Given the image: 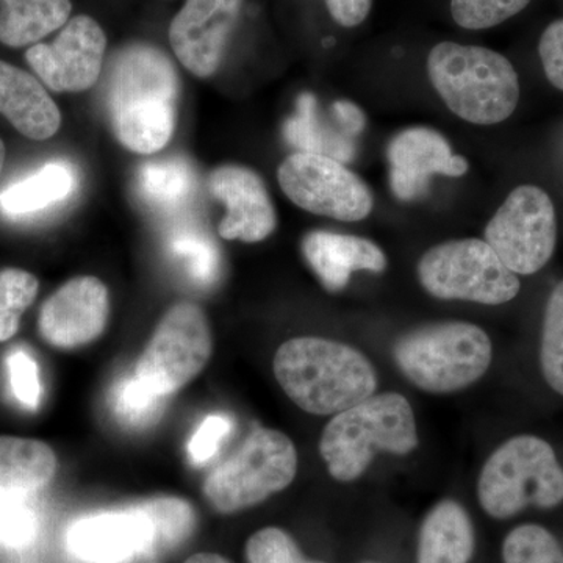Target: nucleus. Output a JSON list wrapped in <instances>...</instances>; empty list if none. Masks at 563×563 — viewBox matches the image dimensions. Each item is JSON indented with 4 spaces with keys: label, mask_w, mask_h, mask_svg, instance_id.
I'll list each match as a JSON object with an SVG mask.
<instances>
[{
    "label": "nucleus",
    "mask_w": 563,
    "mask_h": 563,
    "mask_svg": "<svg viewBox=\"0 0 563 563\" xmlns=\"http://www.w3.org/2000/svg\"><path fill=\"white\" fill-rule=\"evenodd\" d=\"M179 76L166 52L150 43L121 47L109 65L107 107L114 135L135 154L162 151L176 129Z\"/></svg>",
    "instance_id": "nucleus-1"
},
{
    "label": "nucleus",
    "mask_w": 563,
    "mask_h": 563,
    "mask_svg": "<svg viewBox=\"0 0 563 563\" xmlns=\"http://www.w3.org/2000/svg\"><path fill=\"white\" fill-rule=\"evenodd\" d=\"M273 372L285 395L317 417L343 412L379 388V374L365 352L324 336H296L282 343Z\"/></svg>",
    "instance_id": "nucleus-2"
},
{
    "label": "nucleus",
    "mask_w": 563,
    "mask_h": 563,
    "mask_svg": "<svg viewBox=\"0 0 563 563\" xmlns=\"http://www.w3.org/2000/svg\"><path fill=\"white\" fill-rule=\"evenodd\" d=\"M417 415L399 391L374 393L333 415L320 439V455L333 481H361L379 455L407 457L420 448Z\"/></svg>",
    "instance_id": "nucleus-3"
},
{
    "label": "nucleus",
    "mask_w": 563,
    "mask_h": 563,
    "mask_svg": "<svg viewBox=\"0 0 563 563\" xmlns=\"http://www.w3.org/2000/svg\"><path fill=\"white\" fill-rule=\"evenodd\" d=\"M493 342L470 321L424 322L395 340L391 357L407 383L433 396L455 395L484 379L493 363Z\"/></svg>",
    "instance_id": "nucleus-4"
},
{
    "label": "nucleus",
    "mask_w": 563,
    "mask_h": 563,
    "mask_svg": "<svg viewBox=\"0 0 563 563\" xmlns=\"http://www.w3.org/2000/svg\"><path fill=\"white\" fill-rule=\"evenodd\" d=\"M476 495L483 512L496 521L528 509H558L563 504V463L543 437L518 433L488 455Z\"/></svg>",
    "instance_id": "nucleus-5"
},
{
    "label": "nucleus",
    "mask_w": 563,
    "mask_h": 563,
    "mask_svg": "<svg viewBox=\"0 0 563 563\" xmlns=\"http://www.w3.org/2000/svg\"><path fill=\"white\" fill-rule=\"evenodd\" d=\"M428 74L448 109L472 124H499L520 101L512 63L487 47L443 41L429 52Z\"/></svg>",
    "instance_id": "nucleus-6"
},
{
    "label": "nucleus",
    "mask_w": 563,
    "mask_h": 563,
    "mask_svg": "<svg viewBox=\"0 0 563 563\" xmlns=\"http://www.w3.org/2000/svg\"><path fill=\"white\" fill-rule=\"evenodd\" d=\"M298 468V450L290 437L255 428L235 453L211 470L203 495L220 514L243 512L290 487Z\"/></svg>",
    "instance_id": "nucleus-7"
},
{
    "label": "nucleus",
    "mask_w": 563,
    "mask_h": 563,
    "mask_svg": "<svg viewBox=\"0 0 563 563\" xmlns=\"http://www.w3.org/2000/svg\"><path fill=\"white\" fill-rule=\"evenodd\" d=\"M418 280L432 298L503 306L521 291L520 277L479 239L450 240L432 246L417 265Z\"/></svg>",
    "instance_id": "nucleus-8"
},
{
    "label": "nucleus",
    "mask_w": 563,
    "mask_h": 563,
    "mask_svg": "<svg viewBox=\"0 0 563 563\" xmlns=\"http://www.w3.org/2000/svg\"><path fill=\"white\" fill-rule=\"evenodd\" d=\"M211 350L209 320L201 307L179 302L158 322L133 374L151 391L169 396L206 368Z\"/></svg>",
    "instance_id": "nucleus-9"
},
{
    "label": "nucleus",
    "mask_w": 563,
    "mask_h": 563,
    "mask_svg": "<svg viewBox=\"0 0 563 563\" xmlns=\"http://www.w3.org/2000/svg\"><path fill=\"white\" fill-rule=\"evenodd\" d=\"M485 243L517 276L542 272L558 244V218L550 195L536 185H520L485 225Z\"/></svg>",
    "instance_id": "nucleus-10"
},
{
    "label": "nucleus",
    "mask_w": 563,
    "mask_h": 563,
    "mask_svg": "<svg viewBox=\"0 0 563 563\" xmlns=\"http://www.w3.org/2000/svg\"><path fill=\"white\" fill-rule=\"evenodd\" d=\"M282 191L299 209L344 222L365 220L374 209L372 188L342 162L295 152L279 166Z\"/></svg>",
    "instance_id": "nucleus-11"
},
{
    "label": "nucleus",
    "mask_w": 563,
    "mask_h": 563,
    "mask_svg": "<svg viewBox=\"0 0 563 563\" xmlns=\"http://www.w3.org/2000/svg\"><path fill=\"white\" fill-rule=\"evenodd\" d=\"M106 51L107 35L99 22L79 14L52 43L33 44L25 60L51 91L81 92L99 80Z\"/></svg>",
    "instance_id": "nucleus-12"
},
{
    "label": "nucleus",
    "mask_w": 563,
    "mask_h": 563,
    "mask_svg": "<svg viewBox=\"0 0 563 563\" xmlns=\"http://www.w3.org/2000/svg\"><path fill=\"white\" fill-rule=\"evenodd\" d=\"M243 0H187L169 25V43L177 60L201 79L220 69Z\"/></svg>",
    "instance_id": "nucleus-13"
},
{
    "label": "nucleus",
    "mask_w": 563,
    "mask_h": 563,
    "mask_svg": "<svg viewBox=\"0 0 563 563\" xmlns=\"http://www.w3.org/2000/svg\"><path fill=\"white\" fill-rule=\"evenodd\" d=\"M109 314L106 284L98 277H74L41 306L38 331L51 346L74 350L99 339Z\"/></svg>",
    "instance_id": "nucleus-14"
},
{
    "label": "nucleus",
    "mask_w": 563,
    "mask_h": 563,
    "mask_svg": "<svg viewBox=\"0 0 563 563\" xmlns=\"http://www.w3.org/2000/svg\"><path fill=\"white\" fill-rule=\"evenodd\" d=\"M388 165L393 195L399 201L421 198L432 176L462 177L468 172V161L454 154L442 133L429 128H410L388 144Z\"/></svg>",
    "instance_id": "nucleus-15"
},
{
    "label": "nucleus",
    "mask_w": 563,
    "mask_h": 563,
    "mask_svg": "<svg viewBox=\"0 0 563 563\" xmlns=\"http://www.w3.org/2000/svg\"><path fill=\"white\" fill-rule=\"evenodd\" d=\"M209 190L228 211L220 224L222 239L258 243L276 231L277 217L272 196L254 169L222 165L210 174Z\"/></svg>",
    "instance_id": "nucleus-16"
},
{
    "label": "nucleus",
    "mask_w": 563,
    "mask_h": 563,
    "mask_svg": "<svg viewBox=\"0 0 563 563\" xmlns=\"http://www.w3.org/2000/svg\"><path fill=\"white\" fill-rule=\"evenodd\" d=\"M150 521L139 507L90 515L74 521L66 547L85 563H129L151 554Z\"/></svg>",
    "instance_id": "nucleus-17"
},
{
    "label": "nucleus",
    "mask_w": 563,
    "mask_h": 563,
    "mask_svg": "<svg viewBox=\"0 0 563 563\" xmlns=\"http://www.w3.org/2000/svg\"><path fill=\"white\" fill-rule=\"evenodd\" d=\"M302 255L322 287L331 292L344 290L358 272L384 273L388 258L379 244L357 235L313 231L303 236Z\"/></svg>",
    "instance_id": "nucleus-18"
},
{
    "label": "nucleus",
    "mask_w": 563,
    "mask_h": 563,
    "mask_svg": "<svg viewBox=\"0 0 563 563\" xmlns=\"http://www.w3.org/2000/svg\"><path fill=\"white\" fill-rule=\"evenodd\" d=\"M0 113L27 139H52L62 113L43 84L32 74L0 60Z\"/></svg>",
    "instance_id": "nucleus-19"
},
{
    "label": "nucleus",
    "mask_w": 563,
    "mask_h": 563,
    "mask_svg": "<svg viewBox=\"0 0 563 563\" xmlns=\"http://www.w3.org/2000/svg\"><path fill=\"white\" fill-rule=\"evenodd\" d=\"M476 550V526L468 509L457 499L444 498L422 517L417 563H472Z\"/></svg>",
    "instance_id": "nucleus-20"
},
{
    "label": "nucleus",
    "mask_w": 563,
    "mask_h": 563,
    "mask_svg": "<svg viewBox=\"0 0 563 563\" xmlns=\"http://www.w3.org/2000/svg\"><path fill=\"white\" fill-rule=\"evenodd\" d=\"M57 473L49 444L21 437H0V504L27 499Z\"/></svg>",
    "instance_id": "nucleus-21"
},
{
    "label": "nucleus",
    "mask_w": 563,
    "mask_h": 563,
    "mask_svg": "<svg viewBox=\"0 0 563 563\" xmlns=\"http://www.w3.org/2000/svg\"><path fill=\"white\" fill-rule=\"evenodd\" d=\"M333 122L322 120L318 113L317 99L312 95H302L298 99L295 117L285 124V139L298 152L328 155L339 162H346L354 155L355 133L347 128L342 114L332 106Z\"/></svg>",
    "instance_id": "nucleus-22"
},
{
    "label": "nucleus",
    "mask_w": 563,
    "mask_h": 563,
    "mask_svg": "<svg viewBox=\"0 0 563 563\" xmlns=\"http://www.w3.org/2000/svg\"><path fill=\"white\" fill-rule=\"evenodd\" d=\"M70 0H0V43L9 47L38 44L69 21Z\"/></svg>",
    "instance_id": "nucleus-23"
},
{
    "label": "nucleus",
    "mask_w": 563,
    "mask_h": 563,
    "mask_svg": "<svg viewBox=\"0 0 563 563\" xmlns=\"http://www.w3.org/2000/svg\"><path fill=\"white\" fill-rule=\"evenodd\" d=\"M76 187V169L69 163H47L32 176L0 192V209L9 217H31L65 201Z\"/></svg>",
    "instance_id": "nucleus-24"
},
{
    "label": "nucleus",
    "mask_w": 563,
    "mask_h": 563,
    "mask_svg": "<svg viewBox=\"0 0 563 563\" xmlns=\"http://www.w3.org/2000/svg\"><path fill=\"white\" fill-rule=\"evenodd\" d=\"M196 176L190 163L181 157L162 158L140 165L136 172V191L151 209L177 211L191 201Z\"/></svg>",
    "instance_id": "nucleus-25"
},
{
    "label": "nucleus",
    "mask_w": 563,
    "mask_h": 563,
    "mask_svg": "<svg viewBox=\"0 0 563 563\" xmlns=\"http://www.w3.org/2000/svg\"><path fill=\"white\" fill-rule=\"evenodd\" d=\"M151 525V554L157 555L176 550L190 539L198 518L190 503L176 496H157L139 504Z\"/></svg>",
    "instance_id": "nucleus-26"
},
{
    "label": "nucleus",
    "mask_w": 563,
    "mask_h": 563,
    "mask_svg": "<svg viewBox=\"0 0 563 563\" xmlns=\"http://www.w3.org/2000/svg\"><path fill=\"white\" fill-rule=\"evenodd\" d=\"M168 250L195 284L210 287L220 276L221 261L217 244L196 228L174 229Z\"/></svg>",
    "instance_id": "nucleus-27"
},
{
    "label": "nucleus",
    "mask_w": 563,
    "mask_h": 563,
    "mask_svg": "<svg viewBox=\"0 0 563 563\" xmlns=\"http://www.w3.org/2000/svg\"><path fill=\"white\" fill-rule=\"evenodd\" d=\"M166 398L144 387L135 374H125L111 388L110 409L125 428L144 429L162 417Z\"/></svg>",
    "instance_id": "nucleus-28"
},
{
    "label": "nucleus",
    "mask_w": 563,
    "mask_h": 563,
    "mask_svg": "<svg viewBox=\"0 0 563 563\" xmlns=\"http://www.w3.org/2000/svg\"><path fill=\"white\" fill-rule=\"evenodd\" d=\"M539 365L544 384L563 398V280L555 285L544 306Z\"/></svg>",
    "instance_id": "nucleus-29"
},
{
    "label": "nucleus",
    "mask_w": 563,
    "mask_h": 563,
    "mask_svg": "<svg viewBox=\"0 0 563 563\" xmlns=\"http://www.w3.org/2000/svg\"><path fill=\"white\" fill-rule=\"evenodd\" d=\"M501 558L503 563H563V547L550 529L525 523L504 537Z\"/></svg>",
    "instance_id": "nucleus-30"
},
{
    "label": "nucleus",
    "mask_w": 563,
    "mask_h": 563,
    "mask_svg": "<svg viewBox=\"0 0 563 563\" xmlns=\"http://www.w3.org/2000/svg\"><path fill=\"white\" fill-rule=\"evenodd\" d=\"M38 279L24 269L0 272V343L20 331L21 318L38 295Z\"/></svg>",
    "instance_id": "nucleus-31"
},
{
    "label": "nucleus",
    "mask_w": 563,
    "mask_h": 563,
    "mask_svg": "<svg viewBox=\"0 0 563 563\" xmlns=\"http://www.w3.org/2000/svg\"><path fill=\"white\" fill-rule=\"evenodd\" d=\"M531 0H451L455 24L466 31H485L517 16Z\"/></svg>",
    "instance_id": "nucleus-32"
},
{
    "label": "nucleus",
    "mask_w": 563,
    "mask_h": 563,
    "mask_svg": "<svg viewBox=\"0 0 563 563\" xmlns=\"http://www.w3.org/2000/svg\"><path fill=\"white\" fill-rule=\"evenodd\" d=\"M244 553L247 563H325L307 559L290 533L276 526L252 533Z\"/></svg>",
    "instance_id": "nucleus-33"
},
{
    "label": "nucleus",
    "mask_w": 563,
    "mask_h": 563,
    "mask_svg": "<svg viewBox=\"0 0 563 563\" xmlns=\"http://www.w3.org/2000/svg\"><path fill=\"white\" fill-rule=\"evenodd\" d=\"M40 532L38 515L25 499L0 504V547L25 550Z\"/></svg>",
    "instance_id": "nucleus-34"
},
{
    "label": "nucleus",
    "mask_w": 563,
    "mask_h": 563,
    "mask_svg": "<svg viewBox=\"0 0 563 563\" xmlns=\"http://www.w3.org/2000/svg\"><path fill=\"white\" fill-rule=\"evenodd\" d=\"M10 385L18 401L29 410L38 409L41 401V383L38 365L29 352L16 350L10 354Z\"/></svg>",
    "instance_id": "nucleus-35"
},
{
    "label": "nucleus",
    "mask_w": 563,
    "mask_h": 563,
    "mask_svg": "<svg viewBox=\"0 0 563 563\" xmlns=\"http://www.w3.org/2000/svg\"><path fill=\"white\" fill-rule=\"evenodd\" d=\"M232 421L224 415H210L201 422L188 443V455L195 465H206L218 454L221 443L229 435Z\"/></svg>",
    "instance_id": "nucleus-36"
},
{
    "label": "nucleus",
    "mask_w": 563,
    "mask_h": 563,
    "mask_svg": "<svg viewBox=\"0 0 563 563\" xmlns=\"http://www.w3.org/2000/svg\"><path fill=\"white\" fill-rule=\"evenodd\" d=\"M539 54L547 79L554 88L563 91V20L551 22L544 29Z\"/></svg>",
    "instance_id": "nucleus-37"
},
{
    "label": "nucleus",
    "mask_w": 563,
    "mask_h": 563,
    "mask_svg": "<svg viewBox=\"0 0 563 563\" xmlns=\"http://www.w3.org/2000/svg\"><path fill=\"white\" fill-rule=\"evenodd\" d=\"M332 20L342 27L361 25L373 9V0H324Z\"/></svg>",
    "instance_id": "nucleus-38"
},
{
    "label": "nucleus",
    "mask_w": 563,
    "mask_h": 563,
    "mask_svg": "<svg viewBox=\"0 0 563 563\" xmlns=\"http://www.w3.org/2000/svg\"><path fill=\"white\" fill-rule=\"evenodd\" d=\"M185 563H232L229 559L222 558L220 554L199 553L191 555Z\"/></svg>",
    "instance_id": "nucleus-39"
},
{
    "label": "nucleus",
    "mask_w": 563,
    "mask_h": 563,
    "mask_svg": "<svg viewBox=\"0 0 563 563\" xmlns=\"http://www.w3.org/2000/svg\"><path fill=\"white\" fill-rule=\"evenodd\" d=\"M3 163H5V144L0 140V174H2Z\"/></svg>",
    "instance_id": "nucleus-40"
},
{
    "label": "nucleus",
    "mask_w": 563,
    "mask_h": 563,
    "mask_svg": "<svg viewBox=\"0 0 563 563\" xmlns=\"http://www.w3.org/2000/svg\"><path fill=\"white\" fill-rule=\"evenodd\" d=\"M361 563H385L383 561H363Z\"/></svg>",
    "instance_id": "nucleus-41"
},
{
    "label": "nucleus",
    "mask_w": 563,
    "mask_h": 563,
    "mask_svg": "<svg viewBox=\"0 0 563 563\" xmlns=\"http://www.w3.org/2000/svg\"><path fill=\"white\" fill-rule=\"evenodd\" d=\"M151 563H155V562H151Z\"/></svg>",
    "instance_id": "nucleus-42"
}]
</instances>
